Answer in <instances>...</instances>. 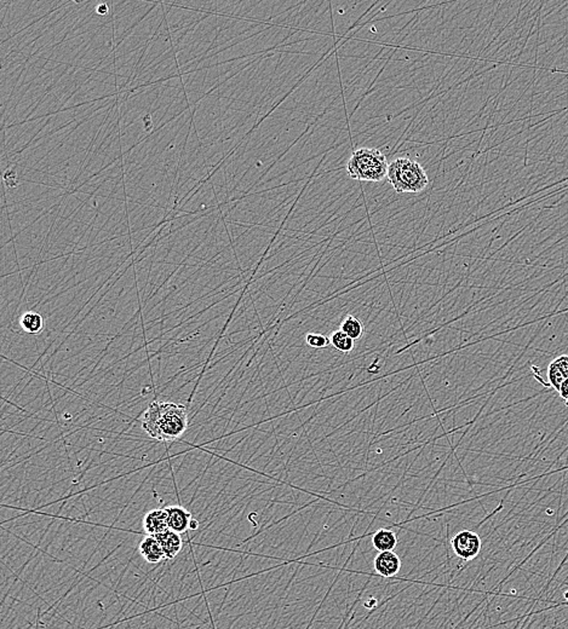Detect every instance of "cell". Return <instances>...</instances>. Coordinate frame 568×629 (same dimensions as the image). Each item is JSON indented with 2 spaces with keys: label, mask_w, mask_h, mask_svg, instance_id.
Listing matches in <instances>:
<instances>
[{
  "label": "cell",
  "mask_w": 568,
  "mask_h": 629,
  "mask_svg": "<svg viewBox=\"0 0 568 629\" xmlns=\"http://www.w3.org/2000/svg\"><path fill=\"white\" fill-rule=\"evenodd\" d=\"M198 527H199L198 520H194V519H192V522H191V529H198Z\"/></svg>",
  "instance_id": "19"
},
{
  "label": "cell",
  "mask_w": 568,
  "mask_h": 629,
  "mask_svg": "<svg viewBox=\"0 0 568 629\" xmlns=\"http://www.w3.org/2000/svg\"><path fill=\"white\" fill-rule=\"evenodd\" d=\"M143 529L148 535H158L169 530L167 513L164 510H152L143 518Z\"/></svg>",
  "instance_id": "8"
},
{
  "label": "cell",
  "mask_w": 568,
  "mask_h": 629,
  "mask_svg": "<svg viewBox=\"0 0 568 629\" xmlns=\"http://www.w3.org/2000/svg\"><path fill=\"white\" fill-rule=\"evenodd\" d=\"M564 403H566V405H567V407H568V401H566V402H564Z\"/></svg>",
  "instance_id": "20"
},
{
  "label": "cell",
  "mask_w": 568,
  "mask_h": 629,
  "mask_svg": "<svg viewBox=\"0 0 568 629\" xmlns=\"http://www.w3.org/2000/svg\"><path fill=\"white\" fill-rule=\"evenodd\" d=\"M330 341H331V345L339 353H349L354 350V339H351V336H346V333L342 332L341 329L332 333L330 336Z\"/></svg>",
  "instance_id": "14"
},
{
  "label": "cell",
  "mask_w": 568,
  "mask_h": 629,
  "mask_svg": "<svg viewBox=\"0 0 568 629\" xmlns=\"http://www.w3.org/2000/svg\"><path fill=\"white\" fill-rule=\"evenodd\" d=\"M154 536H155V539L158 540L159 544L162 546L164 554H165V559L170 561V559H174V558L177 557L180 554L182 546H183L180 534L171 532L169 529L165 532Z\"/></svg>",
  "instance_id": "9"
},
{
  "label": "cell",
  "mask_w": 568,
  "mask_h": 629,
  "mask_svg": "<svg viewBox=\"0 0 568 629\" xmlns=\"http://www.w3.org/2000/svg\"><path fill=\"white\" fill-rule=\"evenodd\" d=\"M453 552L463 561H473L481 552V537L471 530H461L451 541Z\"/></svg>",
  "instance_id": "4"
},
{
  "label": "cell",
  "mask_w": 568,
  "mask_h": 629,
  "mask_svg": "<svg viewBox=\"0 0 568 629\" xmlns=\"http://www.w3.org/2000/svg\"><path fill=\"white\" fill-rule=\"evenodd\" d=\"M8 178H9V181H5V183H6V185H8V187L13 188L18 185V177H16V173H15L13 171H8V172H6V175H5V179Z\"/></svg>",
  "instance_id": "16"
},
{
  "label": "cell",
  "mask_w": 568,
  "mask_h": 629,
  "mask_svg": "<svg viewBox=\"0 0 568 629\" xmlns=\"http://www.w3.org/2000/svg\"><path fill=\"white\" fill-rule=\"evenodd\" d=\"M557 392H559L560 397H561L564 402L568 401V379H566L564 383L561 384V386H560L559 391Z\"/></svg>",
  "instance_id": "17"
},
{
  "label": "cell",
  "mask_w": 568,
  "mask_h": 629,
  "mask_svg": "<svg viewBox=\"0 0 568 629\" xmlns=\"http://www.w3.org/2000/svg\"><path fill=\"white\" fill-rule=\"evenodd\" d=\"M20 324H21L22 329L30 334H39V333L43 332V317H42V314L35 312V311H28L26 314H22Z\"/></svg>",
  "instance_id": "12"
},
{
  "label": "cell",
  "mask_w": 568,
  "mask_h": 629,
  "mask_svg": "<svg viewBox=\"0 0 568 629\" xmlns=\"http://www.w3.org/2000/svg\"><path fill=\"white\" fill-rule=\"evenodd\" d=\"M339 329L351 336V339H360L363 336V324L359 319H356L353 314H348L343 319Z\"/></svg>",
  "instance_id": "13"
},
{
  "label": "cell",
  "mask_w": 568,
  "mask_h": 629,
  "mask_svg": "<svg viewBox=\"0 0 568 629\" xmlns=\"http://www.w3.org/2000/svg\"><path fill=\"white\" fill-rule=\"evenodd\" d=\"M96 11L101 13V15H106V13H108V6L106 4L99 5V6H97Z\"/></svg>",
  "instance_id": "18"
},
{
  "label": "cell",
  "mask_w": 568,
  "mask_h": 629,
  "mask_svg": "<svg viewBox=\"0 0 568 629\" xmlns=\"http://www.w3.org/2000/svg\"><path fill=\"white\" fill-rule=\"evenodd\" d=\"M372 544L378 552L394 551L397 547V537L395 532L389 529H380L372 536Z\"/></svg>",
  "instance_id": "11"
},
{
  "label": "cell",
  "mask_w": 568,
  "mask_h": 629,
  "mask_svg": "<svg viewBox=\"0 0 568 629\" xmlns=\"http://www.w3.org/2000/svg\"><path fill=\"white\" fill-rule=\"evenodd\" d=\"M548 381L552 389L559 391L561 384L568 379V355H561L548 367Z\"/></svg>",
  "instance_id": "7"
},
{
  "label": "cell",
  "mask_w": 568,
  "mask_h": 629,
  "mask_svg": "<svg viewBox=\"0 0 568 629\" xmlns=\"http://www.w3.org/2000/svg\"><path fill=\"white\" fill-rule=\"evenodd\" d=\"M306 343L313 349H326L331 345L330 338L319 333H308L306 336Z\"/></svg>",
  "instance_id": "15"
},
{
  "label": "cell",
  "mask_w": 568,
  "mask_h": 629,
  "mask_svg": "<svg viewBox=\"0 0 568 629\" xmlns=\"http://www.w3.org/2000/svg\"><path fill=\"white\" fill-rule=\"evenodd\" d=\"M142 427L160 442H172L188 429V410L182 404L153 402L143 414Z\"/></svg>",
  "instance_id": "1"
},
{
  "label": "cell",
  "mask_w": 568,
  "mask_h": 629,
  "mask_svg": "<svg viewBox=\"0 0 568 629\" xmlns=\"http://www.w3.org/2000/svg\"><path fill=\"white\" fill-rule=\"evenodd\" d=\"M140 553L143 559L150 564H157L162 559H165L164 551L158 540L155 539V536L148 535L142 540L140 544Z\"/></svg>",
  "instance_id": "10"
},
{
  "label": "cell",
  "mask_w": 568,
  "mask_h": 629,
  "mask_svg": "<svg viewBox=\"0 0 568 629\" xmlns=\"http://www.w3.org/2000/svg\"><path fill=\"white\" fill-rule=\"evenodd\" d=\"M373 566H375L377 574L383 576V578H392L401 569V561L397 553L393 551L380 552L375 558Z\"/></svg>",
  "instance_id": "5"
},
{
  "label": "cell",
  "mask_w": 568,
  "mask_h": 629,
  "mask_svg": "<svg viewBox=\"0 0 568 629\" xmlns=\"http://www.w3.org/2000/svg\"><path fill=\"white\" fill-rule=\"evenodd\" d=\"M388 179L399 194H419L430 182L423 166L410 157H397L390 162Z\"/></svg>",
  "instance_id": "2"
},
{
  "label": "cell",
  "mask_w": 568,
  "mask_h": 629,
  "mask_svg": "<svg viewBox=\"0 0 568 629\" xmlns=\"http://www.w3.org/2000/svg\"><path fill=\"white\" fill-rule=\"evenodd\" d=\"M167 513V524L169 529L171 532H177V534H183L191 527V522H192V513L189 511L186 510L184 507L169 506L165 508Z\"/></svg>",
  "instance_id": "6"
},
{
  "label": "cell",
  "mask_w": 568,
  "mask_h": 629,
  "mask_svg": "<svg viewBox=\"0 0 568 629\" xmlns=\"http://www.w3.org/2000/svg\"><path fill=\"white\" fill-rule=\"evenodd\" d=\"M388 160L385 154L375 148L354 150L346 164V172L349 177L361 182H382L385 177H388Z\"/></svg>",
  "instance_id": "3"
}]
</instances>
